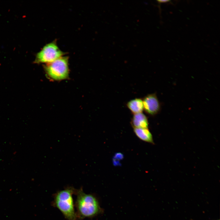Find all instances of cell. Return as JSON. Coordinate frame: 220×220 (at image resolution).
<instances>
[{"label": "cell", "instance_id": "9", "mask_svg": "<svg viewBox=\"0 0 220 220\" xmlns=\"http://www.w3.org/2000/svg\"><path fill=\"white\" fill-rule=\"evenodd\" d=\"M123 155L120 153H118L115 155L114 158L117 160H122L123 158Z\"/></svg>", "mask_w": 220, "mask_h": 220}, {"label": "cell", "instance_id": "1", "mask_svg": "<svg viewBox=\"0 0 220 220\" xmlns=\"http://www.w3.org/2000/svg\"><path fill=\"white\" fill-rule=\"evenodd\" d=\"M73 188H68L58 192L55 196V205L69 220H76L72 194Z\"/></svg>", "mask_w": 220, "mask_h": 220}, {"label": "cell", "instance_id": "7", "mask_svg": "<svg viewBox=\"0 0 220 220\" xmlns=\"http://www.w3.org/2000/svg\"><path fill=\"white\" fill-rule=\"evenodd\" d=\"M126 105L133 114L142 113L144 110L143 100L140 98L131 100L127 102Z\"/></svg>", "mask_w": 220, "mask_h": 220}, {"label": "cell", "instance_id": "8", "mask_svg": "<svg viewBox=\"0 0 220 220\" xmlns=\"http://www.w3.org/2000/svg\"><path fill=\"white\" fill-rule=\"evenodd\" d=\"M136 136L140 140L149 143L154 144L152 136L148 128H134Z\"/></svg>", "mask_w": 220, "mask_h": 220}, {"label": "cell", "instance_id": "4", "mask_svg": "<svg viewBox=\"0 0 220 220\" xmlns=\"http://www.w3.org/2000/svg\"><path fill=\"white\" fill-rule=\"evenodd\" d=\"M64 53L59 48L56 41L45 45L36 54L34 63H46L52 62L63 56Z\"/></svg>", "mask_w": 220, "mask_h": 220}, {"label": "cell", "instance_id": "3", "mask_svg": "<svg viewBox=\"0 0 220 220\" xmlns=\"http://www.w3.org/2000/svg\"><path fill=\"white\" fill-rule=\"evenodd\" d=\"M68 57L62 56L44 66L47 77L51 80L61 81L68 78Z\"/></svg>", "mask_w": 220, "mask_h": 220}, {"label": "cell", "instance_id": "5", "mask_svg": "<svg viewBox=\"0 0 220 220\" xmlns=\"http://www.w3.org/2000/svg\"><path fill=\"white\" fill-rule=\"evenodd\" d=\"M142 100L144 110L148 114L154 116L160 112L161 105L155 93L148 94Z\"/></svg>", "mask_w": 220, "mask_h": 220}, {"label": "cell", "instance_id": "2", "mask_svg": "<svg viewBox=\"0 0 220 220\" xmlns=\"http://www.w3.org/2000/svg\"><path fill=\"white\" fill-rule=\"evenodd\" d=\"M77 193L76 207L80 216L89 217L97 214L100 207L97 201L93 196L86 194L81 189Z\"/></svg>", "mask_w": 220, "mask_h": 220}, {"label": "cell", "instance_id": "6", "mask_svg": "<svg viewBox=\"0 0 220 220\" xmlns=\"http://www.w3.org/2000/svg\"><path fill=\"white\" fill-rule=\"evenodd\" d=\"M131 124L133 128H148V125L147 118L142 112L134 114Z\"/></svg>", "mask_w": 220, "mask_h": 220}]
</instances>
